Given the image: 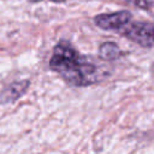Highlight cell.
Instances as JSON below:
<instances>
[{
    "instance_id": "2",
    "label": "cell",
    "mask_w": 154,
    "mask_h": 154,
    "mask_svg": "<svg viewBox=\"0 0 154 154\" xmlns=\"http://www.w3.org/2000/svg\"><path fill=\"white\" fill-rule=\"evenodd\" d=\"M119 34L141 47H154V23L130 22L119 31Z\"/></svg>"
},
{
    "instance_id": "4",
    "label": "cell",
    "mask_w": 154,
    "mask_h": 154,
    "mask_svg": "<svg viewBox=\"0 0 154 154\" xmlns=\"http://www.w3.org/2000/svg\"><path fill=\"white\" fill-rule=\"evenodd\" d=\"M29 85H30L29 79H22V81H17V82L11 83L1 93V96H0L1 102H4V103L14 102L17 99H19L28 90Z\"/></svg>"
},
{
    "instance_id": "1",
    "label": "cell",
    "mask_w": 154,
    "mask_h": 154,
    "mask_svg": "<svg viewBox=\"0 0 154 154\" xmlns=\"http://www.w3.org/2000/svg\"><path fill=\"white\" fill-rule=\"evenodd\" d=\"M49 67L71 87H87L97 83L102 77L99 66L82 57L66 41L55 45Z\"/></svg>"
},
{
    "instance_id": "6",
    "label": "cell",
    "mask_w": 154,
    "mask_h": 154,
    "mask_svg": "<svg viewBox=\"0 0 154 154\" xmlns=\"http://www.w3.org/2000/svg\"><path fill=\"white\" fill-rule=\"evenodd\" d=\"M126 2L143 10L154 8V0H126Z\"/></svg>"
},
{
    "instance_id": "5",
    "label": "cell",
    "mask_w": 154,
    "mask_h": 154,
    "mask_svg": "<svg viewBox=\"0 0 154 154\" xmlns=\"http://www.w3.org/2000/svg\"><path fill=\"white\" fill-rule=\"evenodd\" d=\"M122 54L119 46L114 42H103L99 48V57L103 60H116Z\"/></svg>"
},
{
    "instance_id": "7",
    "label": "cell",
    "mask_w": 154,
    "mask_h": 154,
    "mask_svg": "<svg viewBox=\"0 0 154 154\" xmlns=\"http://www.w3.org/2000/svg\"><path fill=\"white\" fill-rule=\"evenodd\" d=\"M29 1H31V2H38V1H42V0H29ZM49 1H52V2H64L66 0H49Z\"/></svg>"
},
{
    "instance_id": "3",
    "label": "cell",
    "mask_w": 154,
    "mask_h": 154,
    "mask_svg": "<svg viewBox=\"0 0 154 154\" xmlns=\"http://www.w3.org/2000/svg\"><path fill=\"white\" fill-rule=\"evenodd\" d=\"M132 14L130 11H118L112 13H101L94 17V23L102 30L120 31L126 24L131 22Z\"/></svg>"
}]
</instances>
